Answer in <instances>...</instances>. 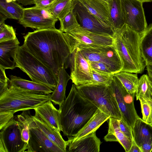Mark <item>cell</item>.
<instances>
[{"instance_id": "1", "label": "cell", "mask_w": 152, "mask_h": 152, "mask_svg": "<svg viewBox=\"0 0 152 152\" xmlns=\"http://www.w3.org/2000/svg\"><path fill=\"white\" fill-rule=\"evenodd\" d=\"M24 38L27 50L58 76L71 53L64 33L56 28L36 30Z\"/></svg>"}, {"instance_id": "2", "label": "cell", "mask_w": 152, "mask_h": 152, "mask_svg": "<svg viewBox=\"0 0 152 152\" xmlns=\"http://www.w3.org/2000/svg\"><path fill=\"white\" fill-rule=\"evenodd\" d=\"M59 119L63 134L75 136L94 115L98 107L84 97L72 85L66 98L59 105Z\"/></svg>"}, {"instance_id": "3", "label": "cell", "mask_w": 152, "mask_h": 152, "mask_svg": "<svg viewBox=\"0 0 152 152\" xmlns=\"http://www.w3.org/2000/svg\"><path fill=\"white\" fill-rule=\"evenodd\" d=\"M50 95L9 85L0 95V130L14 117L15 113L34 109L50 100Z\"/></svg>"}, {"instance_id": "4", "label": "cell", "mask_w": 152, "mask_h": 152, "mask_svg": "<svg viewBox=\"0 0 152 152\" xmlns=\"http://www.w3.org/2000/svg\"><path fill=\"white\" fill-rule=\"evenodd\" d=\"M142 35L125 24L114 33V45L122 65L121 72L136 74L143 72L146 66L140 49Z\"/></svg>"}, {"instance_id": "5", "label": "cell", "mask_w": 152, "mask_h": 152, "mask_svg": "<svg viewBox=\"0 0 152 152\" xmlns=\"http://www.w3.org/2000/svg\"><path fill=\"white\" fill-rule=\"evenodd\" d=\"M15 67L26 73L32 81L44 85L53 91L58 76L30 53L23 45L19 47L15 59Z\"/></svg>"}, {"instance_id": "6", "label": "cell", "mask_w": 152, "mask_h": 152, "mask_svg": "<svg viewBox=\"0 0 152 152\" xmlns=\"http://www.w3.org/2000/svg\"><path fill=\"white\" fill-rule=\"evenodd\" d=\"M76 86L80 93L111 117L122 118L113 93L109 86L89 85Z\"/></svg>"}, {"instance_id": "7", "label": "cell", "mask_w": 152, "mask_h": 152, "mask_svg": "<svg viewBox=\"0 0 152 152\" xmlns=\"http://www.w3.org/2000/svg\"><path fill=\"white\" fill-rule=\"evenodd\" d=\"M64 35L71 53L77 48H97L114 45L113 37L94 33L84 29L80 26L64 33Z\"/></svg>"}, {"instance_id": "8", "label": "cell", "mask_w": 152, "mask_h": 152, "mask_svg": "<svg viewBox=\"0 0 152 152\" xmlns=\"http://www.w3.org/2000/svg\"><path fill=\"white\" fill-rule=\"evenodd\" d=\"M21 123L14 117L0 130V152H24L28 144L22 139Z\"/></svg>"}, {"instance_id": "9", "label": "cell", "mask_w": 152, "mask_h": 152, "mask_svg": "<svg viewBox=\"0 0 152 152\" xmlns=\"http://www.w3.org/2000/svg\"><path fill=\"white\" fill-rule=\"evenodd\" d=\"M109 86L116 98L121 113L122 118L132 128L136 119L139 117L134 106L135 94L129 93L114 75Z\"/></svg>"}, {"instance_id": "10", "label": "cell", "mask_w": 152, "mask_h": 152, "mask_svg": "<svg viewBox=\"0 0 152 152\" xmlns=\"http://www.w3.org/2000/svg\"><path fill=\"white\" fill-rule=\"evenodd\" d=\"M67 62L70 67L71 79L76 86L91 84L93 81L92 69L78 48L71 53Z\"/></svg>"}, {"instance_id": "11", "label": "cell", "mask_w": 152, "mask_h": 152, "mask_svg": "<svg viewBox=\"0 0 152 152\" xmlns=\"http://www.w3.org/2000/svg\"><path fill=\"white\" fill-rule=\"evenodd\" d=\"M72 4L77 21L82 28L94 33L113 37V29L89 12L79 0H72Z\"/></svg>"}, {"instance_id": "12", "label": "cell", "mask_w": 152, "mask_h": 152, "mask_svg": "<svg viewBox=\"0 0 152 152\" xmlns=\"http://www.w3.org/2000/svg\"><path fill=\"white\" fill-rule=\"evenodd\" d=\"M58 20L47 8L35 6L24 8L23 17L19 22L25 28L41 30L55 28Z\"/></svg>"}, {"instance_id": "13", "label": "cell", "mask_w": 152, "mask_h": 152, "mask_svg": "<svg viewBox=\"0 0 152 152\" xmlns=\"http://www.w3.org/2000/svg\"><path fill=\"white\" fill-rule=\"evenodd\" d=\"M125 24L134 31L142 34L148 26L143 2L138 0H121Z\"/></svg>"}, {"instance_id": "14", "label": "cell", "mask_w": 152, "mask_h": 152, "mask_svg": "<svg viewBox=\"0 0 152 152\" xmlns=\"http://www.w3.org/2000/svg\"><path fill=\"white\" fill-rule=\"evenodd\" d=\"M79 49L88 61L102 62L106 65L114 74L121 71L122 62L114 45L97 48Z\"/></svg>"}, {"instance_id": "15", "label": "cell", "mask_w": 152, "mask_h": 152, "mask_svg": "<svg viewBox=\"0 0 152 152\" xmlns=\"http://www.w3.org/2000/svg\"><path fill=\"white\" fill-rule=\"evenodd\" d=\"M26 123L30 128V139L26 152H64L41 130L34 126Z\"/></svg>"}, {"instance_id": "16", "label": "cell", "mask_w": 152, "mask_h": 152, "mask_svg": "<svg viewBox=\"0 0 152 152\" xmlns=\"http://www.w3.org/2000/svg\"><path fill=\"white\" fill-rule=\"evenodd\" d=\"M21 114L27 123L38 128L64 152L66 151L67 141H65L63 139L60 132L58 129L35 115H31L29 111H23Z\"/></svg>"}, {"instance_id": "17", "label": "cell", "mask_w": 152, "mask_h": 152, "mask_svg": "<svg viewBox=\"0 0 152 152\" xmlns=\"http://www.w3.org/2000/svg\"><path fill=\"white\" fill-rule=\"evenodd\" d=\"M96 131L74 141L67 142L70 152H99L101 142L96 136Z\"/></svg>"}, {"instance_id": "18", "label": "cell", "mask_w": 152, "mask_h": 152, "mask_svg": "<svg viewBox=\"0 0 152 152\" xmlns=\"http://www.w3.org/2000/svg\"><path fill=\"white\" fill-rule=\"evenodd\" d=\"M20 43L17 37L0 42V66L5 69L16 67L15 59Z\"/></svg>"}, {"instance_id": "19", "label": "cell", "mask_w": 152, "mask_h": 152, "mask_svg": "<svg viewBox=\"0 0 152 152\" xmlns=\"http://www.w3.org/2000/svg\"><path fill=\"white\" fill-rule=\"evenodd\" d=\"M35 115L48 123L60 132L62 129L59 119V111L50 100L34 109Z\"/></svg>"}, {"instance_id": "20", "label": "cell", "mask_w": 152, "mask_h": 152, "mask_svg": "<svg viewBox=\"0 0 152 152\" xmlns=\"http://www.w3.org/2000/svg\"><path fill=\"white\" fill-rule=\"evenodd\" d=\"M107 134L104 137L107 142H118L123 146L126 152H129L132 143V140L127 137L120 130L118 119L110 117Z\"/></svg>"}, {"instance_id": "21", "label": "cell", "mask_w": 152, "mask_h": 152, "mask_svg": "<svg viewBox=\"0 0 152 152\" xmlns=\"http://www.w3.org/2000/svg\"><path fill=\"white\" fill-rule=\"evenodd\" d=\"M88 11L98 19L112 27L110 16L108 4L102 0H79Z\"/></svg>"}, {"instance_id": "22", "label": "cell", "mask_w": 152, "mask_h": 152, "mask_svg": "<svg viewBox=\"0 0 152 152\" xmlns=\"http://www.w3.org/2000/svg\"><path fill=\"white\" fill-rule=\"evenodd\" d=\"M110 116L98 109L93 116L82 129L75 136L68 137V140L74 141L96 130Z\"/></svg>"}, {"instance_id": "23", "label": "cell", "mask_w": 152, "mask_h": 152, "mask_svg": "<svg viewBox=\"0 0 152 152\" xmlns=\"http://www.w3.org/2000/svg\"><path fill=\"white\" fill-rule=\"evenodd\" d=\"M132 134L133 140L140 147L145 142L152 141V126L139 117L132 128Z\"/></svg>"}, {"instance_id": "24", "label": "cell", "mask_w": 152, "mask_h": 152, "mask_svg": "<svg viewBox=\"0 0 152 152\" xmlns=\"http://www.w3.org/2000/svg\"><path fill=\"white\" fill-rule=\"evenodd\" d=\"M58 77L57 84L50 95V100L54 104L60 105L66 98V88L71 77L66 71L64 66L60 70Z\"/></svg>"}, {"instance_id": "25", "label": "cell", "mask_w": 152, "mask_h": 152, "mask_svg": "<svg viewBox=\"0 0 152 152\" xmlns=\"http://www.w3.org/2000/svg\"><path fill=\"white\" fill-rule=\"evenodd\" d=\"M9 85L27 91L43 93H52L53 91L47 86L32 81H29L15 76L11 75Z\"/></svg>"}, {"instance_id": "26", "label": "cell", "mask_w": 152, "mask_h": 152, "mask_svg": "<svg viewBox=\"0 0 152 152\" xmlns=\"http://www.w3.org/2000/svg\"><path fill=\"white\" fill-rule=\"evenodd\" d=\"M24 8L16 0H0V12L7 18L18 21L22 18Z\"/></svg>"}, {"instance_id": "27", "label": "cell", "mask_w": 152, "mask_h": 152, "mask_svg": "<svg viewBox=\"0 0 152 152\" xmlns=\"http://www.w3.org/2000/svg\"><path fill=\"white\" fill-rule=\"evenodd\" d=\"M111 24L114 33L124 25L121 0H110L108 4Z\"/></svg>"}, {"instance_id": "28", "label": "cell", "mask_w": 152, "mask_h": 152, "mask_svg": "<svg viewBox=\"0 0 152 152\" xmlns=\"http://www.w3.org/2000/svg\"><path fill=\"white\" fill-rule=\"evenodd\" d=\"M142 55L146 66L152 65V23L142 34L140 42Z\"/></svg>"}, {"instance_id": "29", "label": "cell", "mask_w": 152, "mask_h": 152, "mask_svg": "<svg viewBox=\"0 0 152 152\" xmlns=\"http://www.w3.org/2000/svg\"><path fill=\"white\" fill-rule=\"evenodd\" d=\"M135 95L137 100L152 99V82L148 75H143L139 79Z\"/></svg>"}, {"instance_id": "30", "label": "cell", "mask_w": 152, "mask_h": 152, "mask_svg": "<svg viewBox=\"0 0 152 152\" xmlns=\"http://www.w3.org/2000/svg\"><path fill=\"white\" fill-rule=\"evenodd\" d=\"M114 75L129 93L135 94L139 80L137 74L121 71L115 74Z\"/></svg>"}, {"instance_id": "31", "label": "cell", "mask_w": 152, "mask_h": 152, "mask_svg": "<svg viewBox=\"0 0 152 152\" xmlns=\"http://www.w3.org/2000/svg\"><path fill=\"white\" fill-rule=\"evenodd\" d=\"M72 0H56L47 8L59 21L69 12L72 5Z\"/></svg>"}, {"instance_id": "32", "label": "cell", "mask_w": 152, "mask_h": 152, "mask_svg": "<svg viewBox=\"0 0 152 152\" xmlns=\"http://www.w3.org/2000/svg\"><path fill=\"white\" fill-rule=\"evenodd\" d=\"M60 21V27L59 29L64 33H66L80 26L73 10L72 4L70 10Z\"/></svg>"}, {"instance_id": "33", "label": "cell", "mask_w": 152, "mask_h": 152, "mask_svg": "<svg viewBox=\"0 0 152 152\" xmlns=\"http://www.w3.org/2000/svg\"><path fill=\"white\" fill-rule=\"evenodd\" d=\"M93 81L90 85L109 86L111 83L114 74L100 73L92 69Z\"/></svg>"}, {"instance_id": "34", "label": "cell", "mask_w": 152, "mask_h": 152, "mask_svg": "<svg viewBox=\"0 0 152 152\" xmlns=\"http://www.w3.org/2000/svg\"><path fill=\"white\" fill-rule=\"evenodd\" d=\"M17 38L15 31L13 27L0 23V42L11 40Z\"/></svg>"}, {"instance_id": "35", "label": "cell", "mask_w": 152, "mask_h": 152, "mask_svg": "<svg viewBox=\"0 0 152 152\" xmlns=\"http://www.w3.org/2000/svg\"><path fill=\"white\" fill-rule=\"evenodd\" d=\"M142 119L146 123L150 124L152 122V99L149 100L140 99Z\"/></svg>"}, {"instance_id": "36", "label": "cell", "mask_w": 152, "mask_h": 152, "mask_svg": "<svg viewBox=\"0 0 152 152\" xmlns=\"http://www.w3.org/2000/svg\"><path fill=\"white\" fill-rule=\"evenodd\" d=\"M88 62L92 69L100 73L114 74L109 67L102 62L97 61Z\"/></svg>"}, {"instance_id": "37", "label": "cell", "mask_w": 152, "mask_h": 152, "mask_svg": "<svg viewBox=\"0 0 152 152\" xmlns=\"http://www.w3.org/2000/svg\"><path fill=\"white\" fill-rule=\"evenodd\" d=\"M5 69L0 66V95L8 88L10 80L6 76Z\"/></svg>"}, {"instance_id": "38", "label": "cell", "mask_w": 152, "mask_h": 152, "mask_svg": "<svg viewBox=\"0 0 152 152\" xmlns=\"http://www.w3.org/2000/svg\"><path fill=\"white\" fill-rule=\"evenodd\" d=\"M118 121L121 131L127 137L133 140L132 127L122 118L118 119Z\"/></svg>"}, {"instance_id": "39", "label": "cell", "mask_w": 152, "mask_h": 152, "mask_svg": "<svg viewBox=\"0 0 152 152\" xmlns=\"http://www.w3.org/2000/svg\"><path fill=\"white\" fill-rule=\"evenodd\" d=\"M56 0H34V4L38 7L47 8Z\"/></svg>"}, {"instance_id": "40", "label": "cell", "mask_w": 152, "mask_h": 152, "mask_svg": "<svg viewBox=\"0 0 152 152\" xmlns=\"http://www.w3.org/2000/svg\"><path fill=\"white\" fill-rule=\"evenodd\" d=\"M142 152H151L152 150V141H148L143 143L140 147Z\"/></svg>"}, {"instance_id": "41", "label": "cell", "mask_w": 152, "mask_h": 152, "mask_svg": "<svg viewBox=\"0 0 152 152\" xmlns=\"http://www.w3.org/2000/svg\"><path fill=\"white\" fill-rule=\"evenodd\" d=\"M129 152H142L140 147L137 145L133 140H132V145Z\"/></svg>"}, {"instance_id": "42", "label": "cell", "mask_w": 152, "mask_h": 152, "mask_svg": "<svg viewBox=\"0 0 152 152\" xmlns=\"http://www.w3.org/2000/svg\"><path fill=\"white\" fill-rule=\"evenodd\" d=\"M19 4L24 5H31L34 4V0H16Z\"/></svg>"}, {"instance_id": "43", "label": "cell", "mask_w": 152, "mask_h": 152, "mask_svg": "<svg viewBox=\"0 0 152 152\" xmlns=\"http://www.w3.org/2000/svg\"><path fill=\"white\" fill-rule=\"evenodd\" d=\"M146 66L148 75L152 82V65L147 64Z\"/></svg>"}, {"instance_id": "44", "label": "cell", "mask_w": 152, "mask_h": 152, "mask_svg": "<svg viewBox=\"0 0 152 152\" xmlns=\"http://www.w3.org/2000/svg\"><path fill=\"white\" fill-rule=\"evenodd\" d=\"M143 2H151L152 1V0H138Z\"/></svg>"}, {"instance_id": "45", "label": "cell", "mask_w": 152, "mask_h": 152, "mask_svg": "<svg viewBox=\"0 0 152 152\" xmlns=\"http://www.w3.org/2000/svg\"><path fill=\"white\" fill-rule=\"evenodd\" d=\"M102 0L106 2L108 4L110 2V0Z\"/></svg>"}, {"instance_id": "46", "label": "cell", "mask_w": 152, "mask_h": 152, "mask_svg": "<svg viewBox=\"0 0 152 152\" xmlns=\"http://www.w3.org/2000/svg\"><path fill=\"white\" fill-rule=\"evenodd\" d=\"M150 124L152 126V122Z\"/></svg>"}]
</instances>
